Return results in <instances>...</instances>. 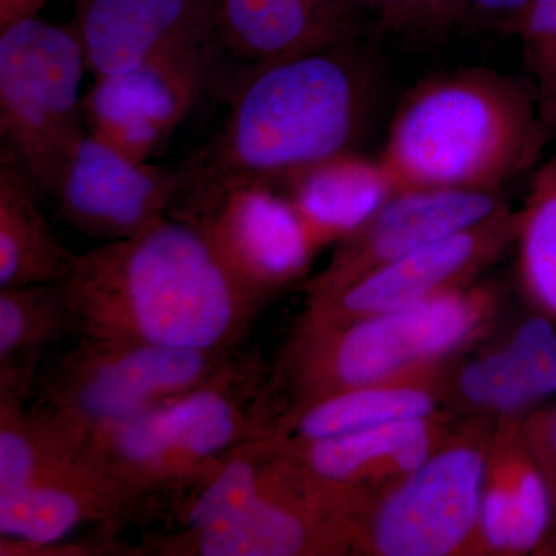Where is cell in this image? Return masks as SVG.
Here are the masks:
<instances>
[{
  "mask_svg": "<svg viewBox=\"0 0 556 556\" xmlns=\"http://www.w3.org/2000/svg\"><path fill=\"white\" fill-rule=\"evenodd\" d=\"M495 426L475 417L450 430L430 456L358 510L354 554H479V518Z\"/></svg>",
  "mask_w": 556,
  "mask_h": 556,
  "instance_id": "ba28073f",
  "label": "cell"
},
{
  "mask_svg": "<svg viewBox=\"0 0 556 556\" xmlns=\"http://www.w3.org/2000/svg\"><path fill=\"white\" fill-rule=\"evenodd\" d=\"M496 308L495 291L473 283L345 327L295 329L273 372L277 396H291L287 409L345 388L442 375Z\"/></svg>",
  "mask_w": 556,
  "mask_h": 556,
  "instance_id": "5b68a950",
  "label": "cell"
},
{
  "mask_svg": "<svg viewBox=\"0 0 556 556\" xmlns=\"http://www.w3.org/2000/svg\"><path fill=\"white\" fill-rule=\"evenodd\" d=\"M215 0H76L72 27L94 76L186 54L214 58Z\"/></svg>",
  "mask_w": 556,
  "mask_h": 556,
  "instance_id": "e0dca14e",
  "label": "cell"
},
{
  "mask_svg": "<svg viewBox=\"0 0 556 556\" xmlns=\"http://www.w3.org/2000/svg\"><path fill=\"white\" fill-rule=\"evenodd\" d=\"M240 354L76 338L40 369L30 404L87 445L94 434L214 378Z\"/></svg>",
  "mask_w": 556,
  "mask_h": 556,
  "instance_id": "52a82bcc",
  "label": "cell"
},
{
  "mask_svg": "<svg viewBox=\"0 0 556 556\" xmlns=\"http://www.w3.org/2000/svg\"><path fill=\"white\" fill-rule=\"evenodd\" d=\"M447 376L391 380L345 388L281 412L270 439L299 445L402 420L445 415Z\"/></svg>",
  "mask_w": 556,
  "mask_h": 556,
  "instance_id": "ffe728a7",
  "label": "cell"
},
{
  "mask_svg": "<svg viewBox=\"0 0 556 556\" xmlns=\"http://www.w3.org/2000/svg\"><path fill=\"white\" fill-rule=\"evenodd\" d=\"M546 439L548 448H551L552 455L556 457V409L548 417L546 424Z\"/></svg>",
  "mask_w": 556,
  "mask_h": 556,
  "instance_id": "1f68e13d",
  "label": "cell"
},
{
  "mask_svg": "<svg viewBox=\"0 0 556 556\" xmlns=\"http://www.w3.org/2000/svg\"><path fill=\"white\" fill-rule=\"evenodd\" d=\"M89 448L51 417L0 393V496H9L56 470Z\"/></svg>",
  "mask_w": 556,
  "mask_h": 556,
  "instance_id": "d4e9b609",
  "label": "cell"
},
{
  "mask_svg": "<svg viewBox=\"0 0 556 556\" xmlns=\"http://www.w3.org/2000/svg\"><path fill=\"white\" fill-rule=\"evenodd\" d=\"M86 72L72 25L33 16L0 30L2 159L42 195H53L70 155L89 134L80 91Z\"/></svg>",
  "mask_w": 556,
  "mask_h": 556,
  "instance_id": "8992f818",
  "label": "cell"
},
{
  "mask_svg": "<svg viewBox=\"0 0 556 556\" xmlns=\"http://www.w3.org/2000/svg\"><path fill=\"white\" fill-rule=\"evenodd\" d=\"M448 402L486 419L517 417L556 393V329L543 317L522 321L447 378Z\"/></svg>",
  "mask_w": 556,
  "mask_h": 556,
  "instance_id": "d6986e66",
  "label": "cell"
},
{
  "mask_svg": "<svg viewBox=\"0 0 556 556\" xmlns=\"http://www.w3.org/2000/svg\"><path fill=\"white\" fill-rule=\"evenodd\" d=\"M138 506V497L87 453L0 496V555H97L93 547L75 543V533L97 526L118 536Z\"/></svg>",
  "mask_w": 556,
  "mask_h": 556,
  "instance_id": "4fadbf2b",
  "label": "cell"
},
{
  "mask_svg": "<svg viewBox=\"0 0 556 556\" xmlns=\"http://www.w3.org/2000/svg\"><path fill=\"white\" fill-rule=\"evenodd\" d=\"M532 0H455L457 25L497 35H518Z\"/></svg>",
  "mask_w": 556,
  "mask_h": 556,
  "instance_id": "83f0119b",
  "label": "cell"
},
{
  "mask_svg": "<svg viewBox=\"0 0 556 556\" xmlns=\"http://www.w3.org/2000/svg\"><path fill=\"white\" fill-rule=\"evenodd\" d=\"M515 229L517 214L501 208L475 228L386 263L338 291L308 299L295 329L345 327L470 287L515 240Z\"/></svg>",
  "mask_w": 556,
  "mask_h": 556,
  "instance_id": "8fae6325",
  "label": "cell"
},
{
  "mask_svg": "<svg viewBox=\"0 0 556 556\" xmlns=\"http://www.w3.org/2000/svg\"><path fill=\"white\" fill-rule=\"evenodd\" d=\"M504 207L501 192L399 189L361 229L338 243L327 268L306 281V294L313 299L338 291L386 263L481 225Z\"/></svg>",
  "mask_w": 556,
  "mask_h": 556,
  "instance_id": "2e32d148",
  "label": "cell"
},
{
  "mask_svg": "<svg viewBox=\"0 0 556 556\" xmlns=\"http://www.w3.org/2000/svg\"><path fill=\"white\" fill-rule=\"evenodd\" d=\"M388 30L407 35H441L456 27L455 0H356Z\"/></svg>",
  "mask_w": 556,
  "mask_h": 556,
  "instance_id": "4316f807",
  "label": "cell"
},
{
  "mask_svg": "<svg viewBox=\"0 0 556 556\" xmlns=\"http://www.w3.org/2000/svg\"><path fill=\"white\" fill-rule=\"evenodd\" d=\"M548 138L535 93L493 70H456L409 91L379 160L399 189L501 192Z\"/></svg>",
  "mask_w": 556,
  "mask_h": 556,
  "instance_id": "3957f363",
  "label": "cell"
},
{
  "mask_svg": "<svg viewBox=\"0 0 556 556\" xmlns=\"http://www.w3.org/2000/svg\"><path fill=\"white\" fill-rule=\"evenodd\" d=\"M514 241L526 291L556 316V150L533 174Z\"/></svg>",
  "mask_w": 556,
  "mask_h": 556,
  "instance_id": "484cf974",
  "label": "cell"
},
{
  "mask_svg": "<svg viewBox=\"0 0 556 556\" xmlns=\"http://www.w3.org/2000/svg\"><path fill=\"white\" fill-rule=\"evenodd\" d=\"M47 0H0V30L14 22L38 16Z\"/></svg>",
  "mask_w": 556,
  "mask_h": 556,
  "instance_id": "4dcf8cb0",
  "label": "cell"
},
{
  "mask_svg": "<svg viewBox=\"0 0 556 556\" xmlns=\"http://www.w3.org/2000/svg\"><path fill=\"white\" fill-rule=\"evenodd\" d=\"M188 182L186 164L166 167L134 160L87 134L70 155L51 197L64 222L110 243L169 217Z\"/></svg>",
  "mask_w": 556,
  "mask_h": 556,
  "instance_id": "7c38bea8",
  "label": "cell"
},
{
  "mask_svg": "<svg viewBox=\"0 0 556 556\" xmlns=\"http://www.w3.org/2000/svg\"><path fill=\"white\" fill-rule=\"evenodd\" d=\"M276 444V442H274ZM278 448V447H277ZM356 503L311 477L278 448L268 479L247 506L193 535L149 547L160 556L354 554Z\"/></svg>",
  "mask_w": 556,
  "mask_h": 556,
  "instance_id": "9c48e42d",
  "label": "cell"
},
{
  "mask_svg": "<svg viewBox=\"0 0 556 556\" xmlns=\"http://www.w3.org/2000/svg\"><path fill=\"white\" fill-rule=\"evenodd\" d=\"M551 515L546 478L527 460L515 417L497 419L482 492L479 554L535 551L546 535Z\"/></svg>",
  "mask_w": 556,
  "mask_h": 556,
  "instance_id": "44dd1931",
  "label": "cell"
},
{
  "mask_svg": "<svg viewBox=\"0 0 556 556\" xmlns=\"http://www.w3.org/2000/svg\"><path fill=\"white\" fill-rule=\"evenodd\" d=\"M356 0H215L214 89L257 70L358 39Z\"/></svg>",
  "mask_w": 556,
  "mask_h": 556,
  "instance_id": "9a60e30c",
  "label": "cell"
},
{
  "mask_svg": "<svg viewBox=\"0 0 556 556\" xmlns=\"http://www.w3.org/2000/svg\"><path fill=\"white\" fill-rule=\"evenodd\" d=\"M76 338L240 351L258 311L207 237L181 217L76 255L62 281Z\"/></svg>",
  "mask_w": 556,
  "mask_h": 556,
  "instance_id": "6da1fadb",
  "label": "cell"
},
{
  "mask_svg": "<svg viewBox=\"0 0 556 556\" xmlns=\"http://www.w3.org/2000/svg\"><path fill=\"white\" fill-rule=\"evenodd\" d=\"M536 104L547 134L556 131V50L546 70L535 79Z\"/></svg>",
  "mask_w": 556,
  "mask_h": 556,
  "instance_id": "f546056e",
  "label": "cell"
},
{
  "mask_svg": "<svg viewBox=\"0 0 556 556\" xmlns=\"http://www.w3.org/2000/svg\"><path fill=\"white\" fill-rule=\"evenodd\" d=\"M298 211L318 249L361 229L399 190L379 159L342 153L270 182Z\"/></svg>",
  "mask_w": 556,
  "mask_h": 556,
  "instance_id": "7402d4cb",
  "label": "cell"
},
{
  "mask_svg": "<svg viewBox=\"0 0 556 556\" xmlns=\"http://www.w3.org/2000/svg\"><path fill=\"white\" fill-rule=\"evenodd\" d=\"M70 332L62 283L0 288V393L30 401L40 362Z\"/></svg>",
  "mask_w": 556,
  "mask_h": 556,
  "instance_id": "603a6c76",
  "label": "cell"
},
{
  "mask_svg": "<svg viewBox=\"0 0 556 556\" xmlns=\"http://www.w3.org/2000/svg\"><path fill=\"white\" fill-rule=\"evenodd\" d=\"M170 215L193 223L237 280L265 306L305 278L320 249L291 201L270 182L182 197Z\"/></svg>",
  "mask_w": 556,
  "mask_h": 556,
  "instance_id": "30bf717a",
  "label": "cell"
},
{
  "mask_svg": "<svg viewBox=\"0 0 556 556\" xmlns=\"http://www.w3.org/2000/svg\"><path fill=\"white\" fill-rule=\"evenodd\" d=\"M280 413L273 375L257 357L240 354L201 386L94 434L87 448L141 504L270 437Z\"/></svg>",
  "mask_w": 556,
  "mask_h": 556,
  "instance_id": "277c9868",
  "label": "cell"
},
{
  "mask_svg": "<svg viewBox=\"0 0 556 556\" xmlns=\"http://www.w3.org/2000/svg\"><path fill=\"white\" fill-rule=\"evenodd\" d=\"M208 89H214L211 54L166 58L94 78L84 93L87 131L130 159L150 161Z\"/></svg>",
  "mask_w": 556,
  "mask_h": 556,
  "instance_id": "5bb4252c",
  "label": "cell"
},
{
  "mask_svg": "<svg viewBox=\"0 0 556 556\" xmlns=\"http://www.w3.org/2000/svg\"><path fill=\"white\" fill-rule=\"evenodd\" d=\"M378 73L356 40L274 62L243 80L217 137L188 166L182 197L274 182L356 152Z\"/></svg>",
  "mask_w": 556,
  "mask_h": 556,
  "instance_id": "7a4b0ae2",
  "label": "cell"
},
{
  "mask_svg": "<svg viewBox=\"0 0 556 556\" xmlns=\"http://www.w3.org/2000/svg\"><path fill=\"white\" fill-rule=\"evenodd\" d=\"M535 79L556 50V0H532L518 33Z\"/></svg>",
  "mask_w": 556,
  "mask_h": 556,
  "instance_id": "f1b7e54d",
  "label": "cell"
},
{
  "mask_svg": "<svg viewBox=\"0 0 556 556\" xmlns=\"http://www.w3.org/2000/svg\"><path fill=\"white\" fill-rule=\"evenodd\" d=\"M30 179L0 161V288L62 283L76 255L54 236Z\"/></svg>",
  "mask_w": 556,
  "mask_h": 556,
  "instance_id": "cb8c5ba5",
  "label": "cell"
},
{
  "mask_svg": "<svg viewBox=\"0 0 556 556\" xmlns=\"http://www.w3.org/2000/svg\"><path fill=\"white\" fill-rule=\"evenodd\" d=\"M450 430L447 417L442 415L277 447L311 477L350 496L361 510L415 471Z\"/></svg>",
  "mask_w": 556,
  "mask_h": 556,
  "instance_id": "ac0fdd59",
  "label": "cell"
}]
</instances>
